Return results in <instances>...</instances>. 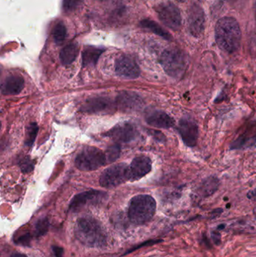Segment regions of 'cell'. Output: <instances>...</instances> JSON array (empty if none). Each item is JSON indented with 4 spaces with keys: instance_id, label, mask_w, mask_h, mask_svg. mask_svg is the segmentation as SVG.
I'll return each instance as SVG.
<instances>
[{
    "instance_id": "cell-7",
    "label": "cell",
    "mask_w": 256,
    "mask_h": 257,
    "mask_svg": "<svg viewBox=\"0 0 256 257\" xmlns=\"http://www.w3.org/2000/svg\"><path fill=\"white\" fill-rule=\"evenodd\" d=\"M159 20L164 25L173 30H178L181 27V15L178 8L173 3H163L156 8Z\"/></svg>"
},
{
    "instance_id": "cell-11",
    "label": "cell",
    "mask_w": 256,
    "mask_h": 257,
    "mask_svg": "<svg viewBox=\"0 0 256 257\" xmlns=\"http://www.w3.org/2000/svg\"><path fill=\"white\" fill-rule=\"evenodd\" d=\"M106 193L97 190H90L77 195L72 199L69 205V209L72 211H76L81 209L87 204L97 203L105 197Z\"/></svg>"
},
{
    "instance_id": "cell-17",
    "label": "cell",
    "mask_w": 256,
    "mask_h": 257,
    "mask_svg": "<svg viewBox=\"0 0 256 257\" xmlns=\"http://www.w3.org/2000/svg\"><path fill=\"white\" fill-rule=\"evenodd\" d=\"M117 102L118 105L124 110H133L139 108L141 105V98L135 93L129 92L121 93L117 98Z\"/></svg>"
},
{
    "instance_id": "cell-24",
    "label": "cell",
    "mask_w": 256,
    "mask_h": 257,
    "mask_svg": "<svg viewBox=\"0 0 256 257\" xmlns=\"http://www.w3.org/2000/svg\"><path fill=\"white\" fill-rule=\"evenodd\" d=\"M120 151L121 149H120V146L118 144H115V145L109 147L105 154L107 163H111L117 160V158L120 157Z\"/></svg>"
},
{
    "instance_id": "cell-22",
    "label": "cell",
    "mask_w": 256,
    "mask_h": 257,
    "mask_svg": "<svg viewBox=\"0 0 256 257\" xmlns=\"http://www.w3.org/2000/svg\"><path fill=\"white\" fill-rule=\"evenodd\" d=\"M67 30L66 26L62 22L58 23L54 27L53 36H54V42L57 45H61L63 43L66 38Z\"/></svg>"
},
{
    "instance_id": "cell-19",
    "label": "cell",
    "mask_w": 256,
    "mask_h": 257,
    "mask_svg": "<svg viewBox=\"0 0 256 257\" xmlns=\"http://www.w3.org/2000/svg\"><path fill=\"white\" fill-rule=\"evenodd\" d=\"M219 186V181L216 177H209L202 181L197 190V193L201 197H207L214 193Z\"/></svg>"
},
{
    "instance_id": "cell-25",
    "label": "cell",
    "mask_w": 256,
    "mask_h": 257,
    "mask_svg": "<svg viewBox=\"0 0 256 257\" xmlns=\"http://www.w3.org/2000/svg\"><path fill=\"white\" fill-rule=\"evenodd\" d=\"M49 227V222L46 218L41 219L36 224L35 235L36 237H40L47 233Z\"/></svg>"
},
{
    "instance_id": "cell-2",
    "label": "cell",
    "mask_w": 256,
    "mask_h": 257,
    "mask_svg": "<svg viewBox=\"0 0 256 257\" xmlns=\"http://www.w3.org/2000/svg\"><path fill=\"white\" fill-rule=\"evenodd\" d=\"M75 232L78 239L90 247H100L106 240V235L100 225L92 218L78 220Z\"/></svg>"
},
{
    "instance_id": "cell-12",
    "label": "cell",
    "mask_w": 256,
    "mask_h": 257,
    "mask_svg": "<svg viewBox=\"0 0 256 257\" xmlns=\"http://www.w3.org/2000/svg\"><path fill=\"white\" fill-rule=\"evenodd\" d=\"M106 136L117 142H129L136 137L137 131L131 123H122L111 128Z\"/></svg>"
},
{
    "instance_id": "cell-18",
    "label": "cell",
    "mask_w": 256,
    "mask_h": 257,
    "mask_svg": "<svg viewBox=\"0 0 256 257\" xmlns=\"http://www.w3.org/2000/svg\"><path fill=\"white\" fill-rule=\"evenodd\" d=\"M104 51L105 50L103 48L93 46L86 47L82 53L83 66L85 67L96 66Z\"/></svg>"
},
{
    "instance_id": "cell-5",
    "label": "cell",
    "mask_w": 256,
    "mask_h": 257,
    "mask_svg": "<svg viewBox=\"0 0 256 257\" xmlns=\"http://www.w3.org/2000/svg\"><path fill=\"white\" fill-rule=\"evenodd\" d=\"M106 163L105 154L95 147H86L75 159L76 167L85 172L96 170Z\"/></svg>"
},
{
    "instance_id": "cell-32",
    "label": "cell",
    "mask_w": 256,
    "mask_h": 257,
    "mask_svg": "<svg viewBox=\"0 0 256 257\" xmlns=\"http://www.w3.org/2000/svg\"><path fill=\"white\" fill-rule=\"evenodd\" d=\"M177 1H179V2H183V1H184V0H177Z\"/></svg>"
},
{
    "instance_id": "cell-21",
    "label": "cell",
    "mask_w": 256,
    "mask_h": 257,
    "mask_svg": "<svg viewBox=\"0 0 256 257\" xmlns=\"http://www.w3.org/2000/svg\"><path fill=\"white\" fill-rule=\"evenodd\" d=\"M140 26L142 28L147 29V30H150L152 33H155V34L158 35V36H161V37L165 39V40L170 41L171 40V36L169 33L165 31L160 25L155 22V21H151V20L144 19L140 22Z\"/></svg>"
},
{
    "instance_id": "cell-28",
    "label": "cell",
    "mask_w": 256,
    "mask_h": 257,
    "mask_svg": "<svg viewBox=\"0 0 256 257\" xmlns=\"http://www.w3.org/2000/svg\"><path fill=\"white\" fill-rule=\"evenodd\" d=\"M52 248L56 257H64L63 256L64 250L62 247H58V246H53Z\"/></svg>"
},
{
    "instance_id": "cell-10",
    "label": "cell",
    "mask_w": 256,
    "mask_h": 257,
    "mask_svg": "<svg viewBox=\"0 0 256 257\" xmlns=\"http://www.w3.org/2000/svg\"><path fill=\"white\" fill-rule=\"evenodd\" d=\"M188 23L191 34L198 37L202 34L204 29V14L201 6L193 4L188 12Z\"/></svg>"
},
{
    "instance_id": "cell-4",
    "label": "cell",
    "mask_w": 256,
    "mask_h": 257,
    "mask_svg": "<svg viewBox=\"0 0 256 257\" xmlns=\"http://www.w3.org/2000/svg\"><path fill=\"white\" fill-rule=\"evenodd\" d=\"M160 63L165 72L174 78H180L184 75L188 66L186 54L178 48H172L162 53Z\"/></svg>"
},
{
    "instance_id": "cell-8",
    "label": "cell",
    "mask_w": 256,
    "mask_h": 257,
    "mask_svg": "<svg viewBox=\"0 0 256 257\" xmlns=\"http://www.w3.org/2000/svg\"><path fill=\"white\" fill-rule=\"evenodd\" d=\"M115 71L118 76L124 79H135L141 73L136 62L127 56H121L116 60Z\"/></svg>"
},
{
    "instance_id": "cell-6",
    "label": "cell",
    "mask_w": 256,
    "mask_h": 257,
    "mask_svg": "<svg viewBox=\"0 0 256 257\" xmlns=\"http://www.w3.org/2000/svg\"><path fill=\"white\" fill-rule=\"evenodd\" d=\"M130 181V170L125 163L114 165L105 169L101 175L99 183L105 188H113Z\"/></svg>"
},
{
    "instance_id": "cell-23",
    "label": "cell",
    "mask_w": 256,
    "mask_h": 257,
    "mask_svg": "<svg viewBox=\"0 0 256 257\" xmlns=\"http://www.w3.org/2000/svg\"><path fill=\"white\" fill-rule=\"evenodd\" d=\"M38 132H39V126L37 123H30V126L27 128V136H26L25 145L27 146L31 147L33 145L37 136Z\"/></svg>"
},
{
    "instance_id": "cell-26",
    "label": "cell",
    "mask_w": 256,
    "mask_h": 257,
    "mask_svg": "<svg viewBox=\"0 0 256 257\" xmlns=\"http://www.w3.org/2000/svg\"><path fill=\"white\" fill-rule=\"evenodd\" d=\"M83 0H63V11L65 12H67V13L74 12L81 6Z\"/></svg>"
},
{
    "instance_id": "cell-13",
    "label": "cell",
    "mask_w": 256,
    "mask_h": 257,
    "mask_svg": "<svg viewBox=\"0 0 256 257\" xmlns=\"http://www.w3.org/2000/svg\"><path fill=\"white\" fill-rule=\"evenodd\" d=\"M152 162L149 157L139 156L135 157L129 166L130 170V181H134L141 179L151 171Z\"/></svg>"
},
{
    "instance_id": "cell-16",
    "label": "cell",
    "mask_w": 256,
    "mask_h": 257,
    "mask_svg": "<svg viewBox=\"0 0 256 257\" xmlns=\"http://www.w3.org/2000/svg\"><path fill=\"white\" fill-rule=\"evenodd\" d=\"M83 111L90 113L103 112L112 110V104L105 98H94L90 99L82 108Z\"/></svg>"
},
{
    "instance_id": "cell-3",
    "label": "cell",
    "mask_w": 256,
    "mask_h": 257,
    "mask_svg": "<svg viewBox=\"0 0 256 257\" xmlns=\"http://www.w3.org/2000/svg\"><path fill=\"white\" fill-rule=\"evenodd\" d=\"M156 203L149 195H138L131 200L129 217L132 223L144 224L150 221L156 212Z\"/></svg>"
},
{
    "instance_id": "cell-15",
    "label": "cell",
    "mask_w": 256,
    "mask_h": 257,
    "mask_svg": "<svg viewBox=\"0 0 256 257\" xmlns=\"http://www.w3.org/2000/svg\"><path fill=\"white\" fill-rule=\"evenodd\" d=\"M24 80L20 75H10L2 84V93L4 95H17L22 91Z\"/></svg>"
},
{
    "instance_id": "cell-9",
    "label": "cell",
    "mask_w": 256,
    "mask_h": 257,
    "mask_svg": "<svg viewBox=\"0 0 256 257\" xmlns=\"http://www.w3.org/2000/svg\"><path fill=\"white\" fill-rule=\"evenodd\" d=\"M177 131L186 146L193 148L196 145L198 138V127L192 119L183 117L179 121Z\"/></svg>"
},
{
    "instance_id": "cell-20",
    "label": "cell",
    "mask_w": 256,
    "mask_h": 257,
    "mask_svg": "<svg viewBox=\"0 0 256 257\" xmlns=\"http://www.w3.org/2000/svg\"><path fill=\"white\" fill-rule=\"evenodd\" d=\"M79 47L77 44L72 43L66 45L60 51V59L62 64L64 66H69L72 64L78 55Z\"/></svg>"
},
{
    "instance_id": "cell-30",
    "label": "cell",
    "mask_w": 256,
    "mask_h": 257,
    "mask_svg": "<svg viewBox=\"0 0 256 257\" xmlns=\"http://www.w3.org/2000/svg\"><path fill=\"white\" fill-rule=\"evenodd\" d=\"M9 257H27L26 255L21 254V253H14L12 256Z\"/></svg>"
},
{
    "instance_id": "cell-27",
    "label": "cell",
    "mask_w": 256,
    "mask_h": 257,
    "mask_svg": "<svg viewBox=\"0 0 256 257\" xmlns=\"http://www.w3.org/2000/svg\"><path fill=\"white\" fill-rule=\"evenodd\" d=\"M20 166H21L23 172L27 173V172H31L33 170V168H34V163L30 157H27L21 160V163H20Z\"/></svg>"
},
{
    "instance_id": "cell-31",
    "label": "cell",
    "mask_w": 256,
    "mask_h": 257,
    "mask_svg": "<svg viewBox=\"0 0 256 257\" xmlns=\"http://www.w3.org/2000/svg\"><path fill=\"white\" fill-rule=\"evenodd\" d=\"M255 20H256V3L255 4Z\"/></svg>"
},
{
    "instance_id": "cell-1",
    "label": "cell",
    "mask_w": 256,
    "mask_h": 257,
    "mask_svg": "<svg viewBox=\"0 0 256 257\" xmlns=\"http://www.w3.org/2000/svg\"><path fill=\"white\" fill-rule=\"evenodd\" d=\"M216 43L227 53L235 52L240 48L241 31L238 23L231 17L222 18L218 21L215 29Z\"/></svg>"
},
{
    "instance_id": "cell-14",
    "label": "cell",
    "mask_w": 256,
    "mask_h": 257,
    "mask_svg": "<svg viewBox=\"0 0 256 257\" xmlns=\"http://www.w3.org/2000/svg\"><path fill=\"white\" fill-rule=\"evenodd\" d=\"M147 123L153 127L169 128L174 126V120L162 111H153L146 117Z\"/></svg>"
},
{
    "instance_id": "cell-29",
    "label": "cell",
    "mask_w": 256,
    "mask_h": 257,
    "mask_svg": "<svg viewBox=\"0 0 256 257\" xmlns=\"http://www.w3.org/2000/svg\"><path fill=\"white\" fill-rule=\"evenodd\" d=\"M247 198L249 199V200L256 202V188L254 189V190H250L249 192H248Z\"/></svg>"
}]
</instances>
